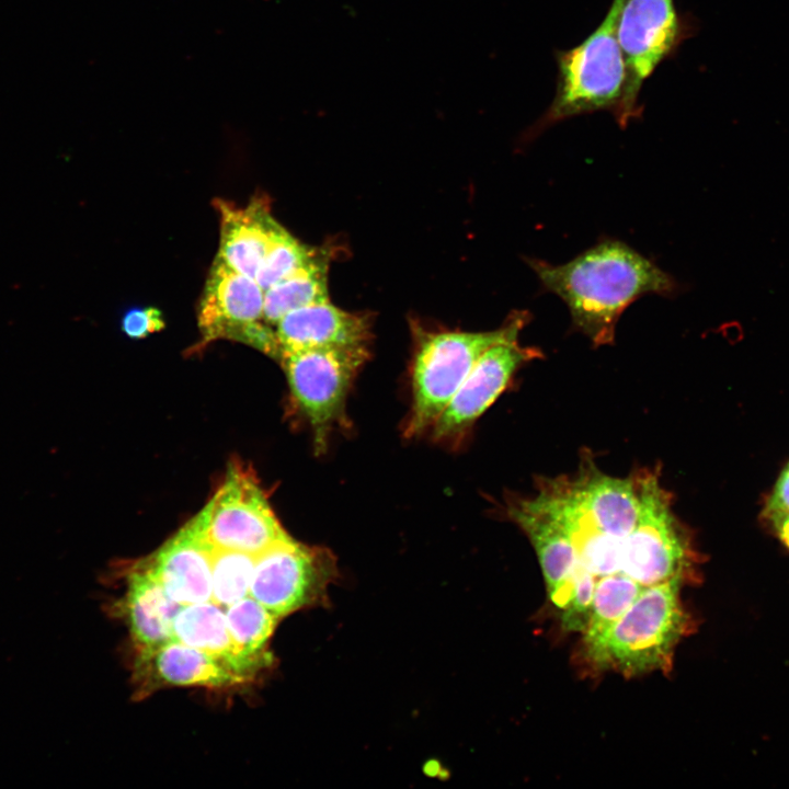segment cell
<instances>
[{"label":"cell","mask_w":789,"mask_h":789,"mask_svg":"<svg viewBox=\"0 0 789 789\" xmlns=\"http://www.w3.org/2000/svg\"><path fill=\"white\" fill-rule=\"evenodd\" d=\"M527 263L542 287L567 305L573 325L595 345L614 341L619 317L634 300L679 290L671 274L619 240H604L561 265L539 259Z\"/></svg>","instance_id":"1"},{"label":"cell","mask_w":789,"mask_h":789,"mask_svg":"<svg viewBox=\"0 0 789 789\" xmlns=\"http://www.w3.org/2000/svg\"><path fill=\"white\" fill-rule=\"evenodd\" d=\"M622 0H613L601 24L579 45L556 53L554 98L530 129L536 137L547 127L573 116L610 112L621 128L641 115L628 98V73L617 38Z\"/></svg>","instance_id":"2"},{"label":"cell","mask_w":789,"mask_h":789,"mask_svg":"<svg viewBox=\"0 0 789 789\" xmlns=\"http://www.w3.org/2000/svg\"><path fill=\"white\" fill-rule=\"evenodd\" d=\"M529 320L514 311L500 328L487 332H415L411 364V409L404 434L415 437L431 430L471 368L491 345L518 336Z\"/></svg>","instance_id":"3"},{"label":"cell","mask_w":789,"mask_h":789,"mask_svg":"<svg viewBox=\"0 0 789 789\" xmlns=\"http://www.w3.org/2000/svg\"><path fill=\"white\" fill-rule=\"evenodd\" d=\"M683 580L643 587L602 642L588 653L601 666L638 675L671 666L673 652L687 629L679 599Z\"/></svg>","instance_id":"4"},{"label":"cell","mask_w":789,"mask_h":789,"mask_svg":"<svg viewBox=\"0 0 789 789\" xmlns=\"http://www.w3.org/2000/svg\"><path fill=\"white\" fill-rule=\"evenodd\" d=\"M368 356V345L309 348L281 356L291 400L311 428L317 451L323 453L335 427L346 422V398Z\"/></svg>","instance_id":"5"},{"label":"cell","mask_w":789,"mask_h":789,"mask_svg":"<svg viewBox=\"0 0 789 789\" xmlns=\"http://www.w3.org/2000/svg\"><path fill=\"white\" fill-rule=\"evenodd\" d=\"M338 578L334 554L290 536L255 557L249 595L278 619L302 608L325 605Z\"/></svg>","instance_id":"6"},{"label":"cell","mask_w":789,"mask_h":789,"mask_svg":"<svg viewBox=\"0 0 789 789\" xmlns=\"http://www.w3.org/2000/svg\"><path fill=\"white\" fill-rule=\"evenodd\" d=\"M693 563L690 538L672 510L667 491L652 472L641 516L626 539L622 573L647 587L684 580Z\"/></svg>","instance_id":"7"},{"label":"cell","mask_w":789,"mask_h":789,"mask_svg":"<svg viewBox=\"0 0 789 789\" xmlns=\"http://www.w3.org/2000/svg\"><path fill=\"white\" fill-rule=\"evenodd\" d=\"M205 535L213 549L258 556L289 536L281 526L254 476L240 464L208 502Z\"/></svg>","instance_id":"8"},{"label":"cell","mask_w":789,"mask_h":789,"mask_svg":"<svg viewBox=\"0 0 789 789\" xmlns=\"http://www.w3.org/2000/svg\"><path fill=\"white\" fill-rule=\"evenodd\" d=\"M538 357H541L540 351L519 345L518 336L487 348L432 426V438L453 445L462 441L473 423L505 390L518 368Z\"/></svg>","instance_id":"9"},{"label":"cell","mask_w":789,"mask_h":789,"mask_svg":"<svg viewBox=\"0 0 789 789\" xmlns=\"http://www.w3.org/2000/svg\"><path fill=\"white\" fill-rule=\"evenodd\" d=\"M617 38L628 73V98L641 111L639 94L645 79L684 38L674 0H622Z\"/></svg>","instance_id":"10"},{"label":"cell","mask_w":789,"mask_h":789,"mask_svg":"<svg viewBox=\"0 0 789 789\" xmlns=\"http://www.w3.org/2000/svg\"><path fill=\"white\" fill-rule=\"evenodd\" d=\"M206 517L207 506L142 565L182 606L211 601L213 548L205 535Z\"/></svg>","instance_id":"11"},{"label":"cell","mask_w":789,"mask_h":789,"mask_svg":"<svg viewBox=\"0 0 789 789\" xmlns=\"http://www.w3.org/2000/svg\"><path fill=\"white\" fill-rule=\"evenodd\" d=\"M263 304L264 290L254 278L216 258L197 309L203 343L217 339L242 342L248 328L263 320Z\"/></svg>","instance_id":"12"},{"label":"cell","mask_w":789,"mask_h":789,"mask_svg":"<svg viewBox=\"0 0 789 789\" xmlns=\"http://www.w3.org/2000/svg\"><path fill=\"white\" fill-rule=\"evenodd\" d=\"M134 668L139 697L162 687L224 688L249 681L217 658L175 640L138 651Z\"/></svg>","instance_id":"13"},{"label":"cell","mask_w":789,"mask_h":789,"mask_svg":"<svg viewBox=\"0 0 789 789\" xmlns=\"http://www.w3.org/2000/svg\"><path fill=\"white\" fill-rule=\"evenodd\" d=\"M275 334L282 356L309 348L368 345L371 323L368 316L324 301L288 312L276 323Z\"/></svg>","instance_id":"14"},{"label":"cell","mask_w":789,"mask_h":789,"mask_svg":"<svg viewBox=\"0 0 789 789\" xmlns=\"http://www.w3.org/2000/svg\"><path fill=\"white\" fill-rule=\"evenodd\" d=\"M220 241L217 258L230 268L255 279L276 225L263 197H253L245 207L217 199Z\"/></svg>","instance_id":"15"},{"label":"cell","mask_w":789,"mask_h":789,"mask_svg":"<svg viewBox=\"0 0 789 789\" xmlns=\"http://www.w3.org/2000/svg\"><path fill=\"white\" fill-rule=\"evenodd\" d=\"M181 607L145 567L129 573L123 611L138 651L172 640L173 621Z\"/></svg>","instance_id":"16"},{"label":"cell","mask_w":789,"mask_h":789,"mask_svg":"<svg viewBox=\"0 0 789 789\" xmlns=\"http://www.w3.org/2000/svg\"><path fill=\"white\" fill-rule=\"evenodd\" d=\"M172 640L217 658L248 679L252 676L232 642L225 609L211 601L183 605L173 621Z\"/></svg>","instance_id":"17"},{"label":"cell","mask_w":789,"mask_h":789,"mask_svg":"<svg viewBox=\"0 0 789 789\" xmlns=\"http://www.w3.org/2000/svg\"><path fill=\"white\" fill-rule=\"evenodd\" d=\"M328 259L317 254L307 265L264 290L263 320L270 325L298 308L329 301Z\"/></svg>","instance_id":"18"},{"label":"cell","mask_w":789,"mask_h":789,"mask_svg":"<svg viewBox=\"0 0 789 789\" xmlns=\"http://www.w3.org/2000/svg\"><path fill=\"white\" fill-rule=\"evenodd\" d=\"M225 614L237 652L254 675L270 661L266 648L279 619L250 595L226 607Z\"/></svg>","instance_id":"19"},{"label":"cell","mask_w":789,"mask_h":789,"mask_svg":"<svg viewBox=\"0 0 789 789\" xmlns=\"http://www.w3.org/2000/svg\"><path fill=\"white\" fill-rule=\"evenodd\" d=\"M642 590V585L624 573L609 574L597 580L588 624L584 631L587 654L602 642Z\"/></svg>","instance_id":"20"},{"label":"cell","mask_w":789,"mask_h":789,"mask_svg":"<svg viewBox=\"0 0 789 789\" xmlns=\"http://www.w3.org/2000/svg\"><path fill=\"white\" fill-rule=\"evenodd\" d=\"M255 556L213 549L211 602L226 608L249 596Z\"/></svg>","instance_id":"21"},{"label":"cell","mask_w":789,"mask_h":789,"mask_svg":"<svg viewBox=\"0 0 789 789\" xmlns=\"http://www.w3.org/2000/svg\"><path fill=\"white\" fill-rule=\"evenodd\" d=\"M316 255L313 250L300 243L276 222L255 281L263 290H266L307 265Z\"/></svg>","instance_id":"22"},{"label":"cell","mask_w":789,"mask_h":789,"mask_svg":"<svg viewBox=\"0 0 789 789\" xmlns=\"http://www.w3.org/2000/svg\"><path fill=\"white\" fill-rule=\"evenodd\" d=\"M165 321L156 307H136L129 309L122 319V330L130 339L138 340L161 331Z\"/></svg>","instance_id":"23"},{"label":"cell","mask_w":789,"mask_h":789,"mask_svg":"<svg viewBox=\"0 0 789 789\" xmlns=\"http://www.w3.org/2000/svg\"><path fill=\"white\" fill-rule=\"evenodd\" d=\"M789 510V462L777 479L764 513Z\"/></svg>","instance_id":"24"},{"label":"cell","mask_w":789,"mask_h":789,"mask_svg":"<svg viewBox=\"0 0 789 789\" xmlns=\"http://www.w3.org/2000/svg\"><path fill=\"white\" fill-rule=\"evenodd\" d=\"M774 534L780 542L789 550V510L764 513Z\"/></svg>","instance_id":"25"}]
</instances>
